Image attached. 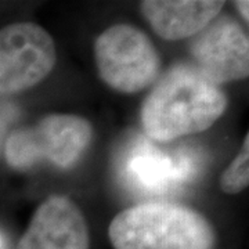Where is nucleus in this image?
<instances>
[{
  "label": "nucleus",
  "instance_id": "nucleus-5",
  "mask_svg": "<svg viewBox=\"0 0 249 249\" xmlns=\"http://www.w3.org/2000/svg\"><path fill=\"white\" fill-rule=\"evenodd\" d=\"M57 61L55 45L45 28L34 22L0 29V97L40 83Z\"/></svg>",
  "mask_w": 249,
  "mask_h": 249
},
{
  "label": "nucleus",
  "instance_id": "nucleus-10",
  "mask_svg": "<svg viewBox=\"0 0 249 249\" xmlns=\"http://www.w3.org/2000/svg\"><path fill=\"white\" fill-rule=\"evenodd\" d=\"M19 109L11 103L0 101V154L4 150V144L11 133V126L18 119Z\"/></svg>",
  "mask_w": 249,
  "mask_h": 249
},
{
  "label": "nucleus",
  "instance_id": "nucleus-9",
  "mask_svg": "<svg viewBox=\"0 0 249 249\" xmlns=\"http://www.w3.org/2000/svg\"><path fill=\"white\" fill-rule=\"evenodd\" d=\"M249 186V136H245L240 152L220 178V188L226 194H240Z\"/></svg>",
  "mask_w": 249,
  "mask_h": 249
},
{
  "label": "nucleus",
  "instance_id": "nucleus-3",
  "mask_svg": "<svg viewBox=\"0 0 249 249\" xmlns=\"http://www.w3.org/2000/svg\"><path fill=\"white\" fill-rule=\"evenodd\" d=\"M91 136V124L85 118L52 114L31 127L13 130L4 144V155L9 166L17 170L42 163L70 169L86 152Z\"/></svg>",
  "mask_w": 249,
  "mask_h": 249
},
{
  "label": "nucleus",
  "instance_id": "nucleus-4",
  "mask_svg": "<svg viewBox=\"0 0 249 249\" xmlns=\"http://www.w3.org/2000/svg\"><path fill=\"white\" fill-rule=\"evenodd\" d=\"M94 58L100 78L124 94L147 89L160 75L157 47L133 25L116 24L107 28L96 40Z\"/></svg>",
  "mask_w": 249,
  "mask_h": 249
},
{
  "label": "nucleus",
  "instance_id": "nucleus-1",
  "mask_svg": "<svg viewBox=\"0 0 249 249\" xmlns=\"http://www.w3.org/2000/svg\"><path fill=\"white\" fill-rule=\"evenodd\" d=\"M226 108L227 97L220 86L194 65L178 64L157 82L144 100L142 129L155 142H172L209 129Z\"/></svg>",
  "mask_w": 249,
  "mask_h": 249
},
{
  "label": "nucleus",
  "instance_id": "nucleus-8",
  "mask_svg": "<svg viewBox=\"0 0 249 249\" xmlns=\"http://www.w3.org/2000/svg\"><path fill=\"white\" fill-rule=\"evenodd\" d=\"M223 6L220 0H145L142 13L162 39L181 40L201 32Z\"/></svg>",
  "mask_w": 249,
  "mask_h": 249
},
{
  "label": "nucleus",
  "instance_id": "nucleus-11",
  "mask_svg": "<svg viewBox=\"0 0 249 249\" xmlns=\"http://www.w3.org/2000/svg\"><path fill=\"white\" fill-rule=\"evenodd\" d=\"M235 9L238 10V13L241 14V17L245 19V22L249 21V3L247 0H240V1H234Z\"/></svg>",
  "mask_w": 249,
  "mask_h": 249
},
{
  "label": "nucleus",
  "instance_id": "nucleus-6",
  "mask_svg": "<svg viewBox=\"0 0 249 249\" xmlns=\"http://www.w3.org/2000/svg\"><path fill=\"white\" fill-rule=\"evenodd\" d=\"M190 53L196 70L217 86L248 78V35L232 18L216 17L211 21L193 36Z\"/></svg>",
  "mask_w": 249,
  "mask_h": 249
},
{
  "label": "nucleus",
  "instance_id": "nucleus-7",
  "mask_svg": "<svg viewBox=\"0 0 249 249\" xmlns=\"http://www.w3.org/2000/svg\"><path fill=\"white\" fill-rule=\"evenodd\" d=\"M90 235L79 206L70 198L49 196L32 216L17 249H89Z\"/></svg>",
  "mask_w": 249,
  "mask_h": 249
},
{
  "label": "nucleus",
  "instance_id": "nucleus-2",
  "mask_svg": "<svg viewBox=\"0 0 249 249\" xmlns=\"http://www.w3.org/2000/svg\"><path fill=\"white\" fill-rule=\"evenodd\" d=\"M115 249H213L212 224L184 205L151 202L127 208L109 224Z\"/></svg>",
  "mask_w": 249,
  "mask_h": 249
}]
</instances>
